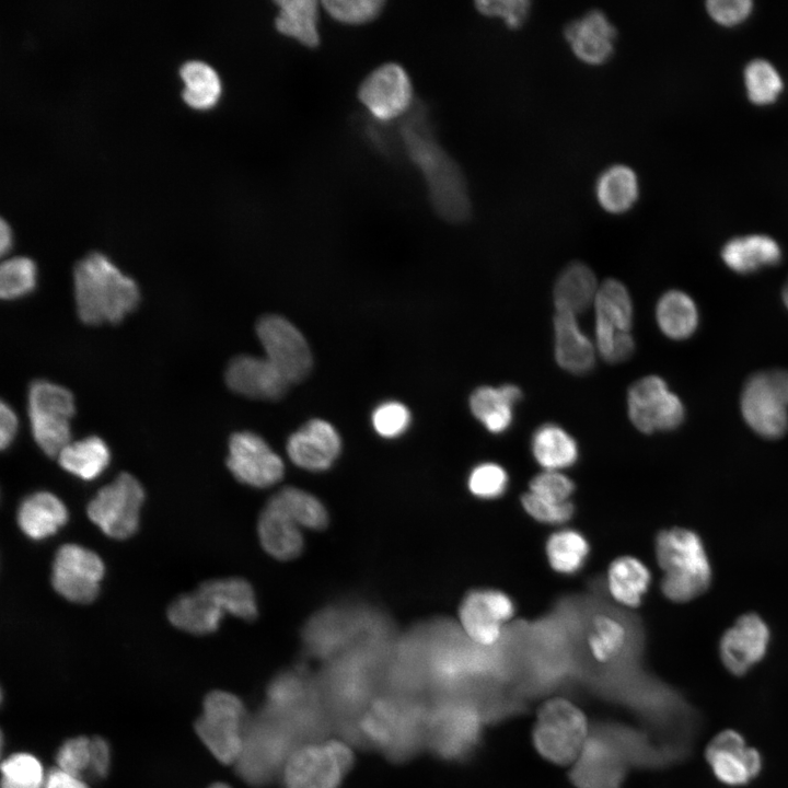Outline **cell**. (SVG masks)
Returning <instances> with one entry per match:
<instances>
[{
  "label": "cell",
  "instance_id": "1",
  "mask_svg": "<svg viewBox=\"0 0 788 788\" xmlns=\"http://www.w3.org/2000/svg\"><path fill=\"white\" fill-rule=\"evenodd\" d=\"M387 657L383 641L358 645L335 657L316 682L332 726L356 743L362 715L381 694Z\"/></svg>",
  "mask_w": 788,
  "mask_h": 788
},
{
  "label": "cell",
  "instance_id": "2",
  "mask_svg": "<svg viewBox=\"0 0 788 788\" xmlns=\"http://www.w3.org/2000/svg\"><path fill=\"white\" fill-rule=\"evenodd\" d=\"M399 137L407 157L425 178L430 202L439 217L452 223L468 220L472 202L465 176L436 139L425 106H413L399 126Z\"/></svg>",
  "mask_w": 788,
  "mask_h": 788
},
{
  "label": "cell",
  "instance_id": "3",
  "mask_svg": "<svg viewBox=\"0 0 788 788\" xmlns=\"http://www.w3.org/2000/svg\"><path fill=\"white\" fill-rule=\"evenodd\" d=\"M429 712L420 696L380 694L358 723L361 744L376 748L391 761H407L427 744Z\"/></svg>",
  "mask_w": 788,
  "mask_h": 788
},
{
  "label": "cell",
  "instance_id": "4",
  "mask_svg": "<svg viewBox=\"0 0 788 788\" xmlns=\"http://www.w3.org/2000/svg\"><path fill=\"white\" fill-rule=\"evenodd\" d=\"M73 287L78 315L89 325L120 322L140 298L135 280L97 252L76 264Z\"/></svg>",
  "mask_w": 788,
  "mask_h": 788
},
{
  "label": "cell",
  "instance_id": "5",
  "mask_svg": "<svg viewBox=\"0 0 788 788\" xmlns=\"http://www.w3.org/2000/svg\"><path fill=\"white\" fill-rule=\"evenodd\" d=\"M253 619L257 606L252 587L240 578L213 579L175 599L167 610L170 622L196 635L215 631L224 614Z\"/></svg>",
  "mask_w": 788,
  "mask_h": 788
},
{
  "label": "cell",
  "instance_id": "6",
  "mask_svg": "<svg viewBox=\"0 0 788 788\" xmlns=\"http://www.w3.org/2000/svg\"><path fill=\"white\" fill-rule=\"evenodd\" d=\"M656 556L664 571L663 594L673 602H687L709 587L711 569L699 536L693 531L673 528L660 532Z\"/></svg>",
  "mask_w": 788,
  "mask_h": 788
},
{
  "label": "cell",
  "instance_id": "7",
  "mask_svg": "<svg viewBox=\"0 0 788 788\" xmlns=\"http://www.w3.org/2000/svg\"><path fill=\"white\" fill-rule=\"evenodd\" d=\"M303 745L290 725L262 708L248 719L243 750L235 763L237 774L252 786L267 785Z\"/></svg>",
  "mask_w": 788,
  "mask_h": 788
},
{
  "label": "cell",
  "instance_id": "8",
  "mask_svg": "<svg viewBox=\"0 0 788 788\" xmlns=\"http://www.w3.org/2000/svg\"><path fill=\"white\" fill-rule=\"evenodd\" d=\"M594 344L598 356L611 364L631 358L634 304L627 287L614 278L600 282L593 304Z\"/></svg>",
  "mask_w": 788,
  "mask_h": 788
},
{
  "label": "cell",
  "instance_id": "9",
  "mask_svg": "<svg viewBox=\"0 0 788 788\" xmlns=\"http://www.w3.org/2000/svg\"><path fill=\"white\" fill-rule=\"evenodd\" d=\"M248 719L240 698L229 692L213 691L204 699L195 731L217 761L235 764L243 750Z\"/></svg>",
  "mask_w": 788,
  "mask_h": 788
},
{
  "label": "cell",
  "instance_id": "10",
  "mask_svg": "<svg viewBox=\"0 0 788 788\" xmlns=\"http://www.w3.org/2000/svg\"><path fill=\"white\" fill-rule=\"evenodd\" d=\"M588 739L586 716L571 702L553 698L541 707L534 725L533 741L545 760L558 765L573 763Z\"/></svg>",
  "mask_w": 788,
  "mask_h": 788
},
{
  "label": "cell",
  "instance_id": "11",
  "mask_svg": "<svg viewBox=\"0 0 788 788\" xmlns=\"http://www.w3.org/2000/svg\"><path fill=\"white\" fill-rule=\"evenodd\" d=\"M27 410L35 442L48 456L57 457L71 442L72 394L61 385L36 380L28 387Z\"/></svg>",
  "mask_w": 788,
  "mask_h": 788
},
{
  "label": "cell",
  "instance_id": "12",
  "mask_svg": "<svg viewBox=\"0 0 788 788\" xmlns=\"http://www.w3.org/2000/svg\"><path fill=\"white\" fill-rule=\"evenodd\" d=\"M354 762L341 741L305 744L296 750L283 767L286 788H338Z\"/></svg>",
  "mask_w": 788,
  "mask_h": 788
},
{
  "label": "cell",
  "instance_id": "13",
  "mask_svg": "<svg viewBox=\"0 0 788 788\" xmlns=\"http://www.w3.org/2000/svg\"><path fill=\"white\" fill-rule=\"evenodd\" d=\"M627 415L631 425L645 434L672 431L685 419L682 399L657 374L636 380L626 394Z\"/></svg>",
  "mask_w": 788,
  "mask_h": 788
},
{
  "label": "cell",
  "instance_id": "14",
  "mask_svg": "<svg viewBox=\"0 0 788 788\" xmlns=\"http://www.w3.org/2000/svg\"><path fill=\"white\" fill-rule=\"evenodd\" d=\"M143 500L144 490L139 480L128 473H121L99 490L86 511L104 534L123 540L138 529Z\"/></svg>",
  "mask_w": 788,
  "mask_h": 788
},
{
  "label": "cell",
  "instance_id": "15",
  "mask_svg": "<svg viewBox=\"0 0 788 788\" xmlns=\"http://www.w3.org/2000/svg\"><path fill=\"white\" fill-rule=\"evenodd\" d=\"M479 729V717L471 705L444 698L430 707L427 744L443 758H462L476 744Z\"/></svg>",
  "mask_w": 788,
  "mask_h": 788
},
{
  "label": "cell",
  "instance_id": "16",
  "mask_svg": "<svg viewBox=\"0 0 788 788\" xmlns=\"http://www.w3.org/2000/svg\"><path fill=\"white\" fill-rule=\"evenodd\" d=\"M256 333L266 358L289 384L310 373L313 364L310 347L292 323L279 315H266L257 322Z\"/></svg>",
  "mask_w": 788,
  "mask_h": 788
},
{
  "label": "cell",
  "instance_id": "17",
  "mask_svg": "<svg viewBox=\"0 0 788 788\" xmlns=\"http://www.w3.org/2000/svg\"><path fill=\"white\" fill-rule=\"evenodd\" d=\"M358 99L374 119L389 123L402 118L413 108V84L402 66L383 63L360 83Z\"/></svg>",
  "mask_w": 788,
  "mask_h": 788
},
{
  "label": "cell",
  "instance_id": "18",
  "mask_svg": "<svg viewBox=\"0 0 788 788\" xmlns=\"http://www.w3.org/2000/svg\"><path fill=\"white\" fill-rule=\"evenodd\" d=\"M740 412L745 424L762 438L779 439L788 431V404L767 370L756 371L744 381Z\"/></svg>",
  "mask_w": 788,
  "mask_h": 788
},
{
  "label": "cell",
  "instance_id": "19",
  "mask_svg": "<svg viewBox=\"0 0 788 788\" xmlns=\"http://www.w3.org/2000/svg\"><path fill=\"white\" fill-rule=\"evenodd\" d=\"M104 565L100 556L77 544H65L53 561L51 583L65 599L76 603H90L100 589Z\"/></svg>",
  "mask_w": 788,
  "mask_h": 788
},
{
  "label": "cell",
  "instance_id": "20",
  "mask_svg": "<svg viewBox=\"0 0 788 788\" xmlns=\"http://www.w3.org/2000/svg\"><path fill=\"white\" fill-rule=\"evenodd\" d=\"M513 615L514 604L510 596L493 589L471 591L459 609L460 623L466 636L485 647L500 639L503 624Z\"/></svg>",
  "mask_w": 788,
  "mask_h": 788
},
{
  "label": "cell",
  "instance_id": "21",
  "mask_svg": "<svg viewBox=\"0 0 788 788\" xmlns=\"http://www.w3.org/2000/svg\"><path fill=\"white\" fill-rule=\"evenodd\" d=\"M227 463L237 480L254 487L271 486L283 475L282 460L263 438L250 431L230 438Z\"/></svg>",
  "mask_w": 788,
  "mask_h": 788
},
{
  "label": "cell",
  "instance_id": "22",
  "mask_svg": "<svg viewBox=\"0 0 788 788\" xmlns=\"http://www.w3.org/2000/svg\"><path fill=\"white\" fill-rule=\"evenodd\" d=\"M769 630L754 613L742 615L721 637L719 651L725 667L733 674H744L765 654Z\"/></svg>",
  "mask_w": 788,
  "mask_h": 788
},
{
  "label": "cell",
  "instance_id": "23",
  "mask_svg": "<svg viewBox=\"0 0 788 788\" xmlns=\"http://www.w3.org/2000/svg\"><path fill=\"white\" fill-rule=\"evenodd\" d=\"M624 772L618 746L604 738L589 737L570 776L578 788H619Z\"/></svg>",
  "mask_w": 788,
  "mask_h": 788
},
{
  "label": "cell",
  "instance_id": "24",
  "mask_svg": "<svg viewBox=\"0 0 788 788\" xmlns=\"http://www.w3.org/2000/svg\"><path fill=\"white\" fill-rule=\"evenodd\" d=\"M564 36L579 60L598 66L613 56L617 31L604 12L592 9L570 21Z\"/></svg>",
  "mask_w": 788,
  "mask_h": 788
},
{
  "label": "cell",
  "instance_id": "25",
  "mask_svg": "<svg viewBox=\"0 0 788 788\" xmlns=\"http://www.w3.org/2000/svg\"><path fill=\"white\" fill-rule=\"evenodd\" d=\"M225 382L235 393L257 399H279L289 382L265 357L242 355L233 358L225 371Z\"/></svg>",
  "mask_w": 788,
  "mask_h": 788
},
{
  "label": "cell",
  "instance_id": "26",
  "mask_svg": "<svg viewBox=\"0 0 788 788\" xmlns=\"http://www.w3.org/2000/svg\"><path fill=\"white\" fill-rule=\"evenodd\" d=\"M707 760L716 777L722 783L739 786L752 779L761 769V756L746 746L734 731L718 734L708 745Z\"/></svg>",
  "mask_w": 788,
  "mask_h": 788
},
{
  "label": "cell",
  "instance_id": "27",
  "mask_svg": "<svg viewBox=\"0 0 788 788\" xmlns=\"http://www.w3.org/2000/svg\"><path fill=\"white\" fill-rule=\"evenodd\" d=\"M553 329L554 358L558 367L573 375L591 372L599 356L594 340L581 328L578 315L555 311Z\"/></svg>",
  "mask_w": 788,
  "mask_h": 788
},
{
  "label": "cell",
  "instance_id": "28",
  "mask_svg": "<svg viewBox=\"0 0 788 788\" xmlns=\"http://www.w3.org/2000/svg\"><path fill=\"white\" fill-rule=\"evenodd\" d=\"M341 441L336 429L327 421L312 419L288 440L287 452L291 461L305 470L324 471L338 456Z\"/></svg>",
  "mask_w": 788,
  "mask_h": 788
},
{
  "label": "cell",
  "instance_id": "29",
  "mask_svg": "<svg viewBox=\"0 0 788 788\" xmlns=\"http://www.w3.org/2000/svg\"><path fill=\"white\" fill-rule=\"evenodd\" d=\"M521 389L512 383L480 385L470 395L472 415L493 434L506 432L514 419V407L521 401Z\"/></svg>",
  "mask_w": 788,
  "mask_h": 788
},
{
  "label": "cell",
  "instance_id": "30",
  "mask_svg": "<svg viewBox=\"0 0 788 788\" xmlns=\"http://www.w3.org/2000/svg\"><path fill=\"white\" fill-rule=\"evenodd\" d=\"M720 257L733 273L749 275L778 265L783 251L774 237L754 233L728 240L720 251Z\"/></svg>",
  "mask_w": 788,
  "mask_h": 788
},
{
  "label": "cell",
  "instance_id": "31",
  "mask_svg": "<svg viewBox=\"0 0 788 788\" xmlns=\"http://www.w3.org/2000/svg\"><path fill=\"white\" fill-rule=\"evenodd\" d=\"M599 287L600 282L592 268L582 262L569 263L554 282L555 311L579 315L593 306Z\"/></svg>",
  "mask_w": 788,
  "mask_h": 788
},
{
  "label": "cell",
  "instance_id": "32",
  "mask_svg": "<svg viewBox=\"0 0 788 788\" xmlns=\"http://www.w3.org/2000/svg\"><path fill=\"white\" fill-rule=\"evenodd\" d=\"M654 317L660 332L671 340L692 337L699 325V311L694 299L683 290L670 289L658 299Z\"/></svg>",
  "mask_w": 788,
  "mask_h": 788
},
{
  "label": "cell",
  "instance_id": "33",
  "mask_svg": "<svg viewBox=\"0 0 788 788\" xmlns=\"http://www.w3.org/2000/svg\"><path fill=\"white\" fill-rule=\"evenodd\" d=\"M16 519L26 536L43 540L67 522L68 511L62 501L51 493L38 491L21 502Z\"/></svg>",
  "mask_w": 788,
  "mask_h": 788
},
{
  "label": "cell",
  "instance_id": "34",
  "mask_svg": "<svg viewBox=\"0 0 788 788\" xmlns=\"http://www.w3.org/2000/svg\"><path fill=\"white\" fill-rule=\"evenodd\" d=\"M258 536L264 549L277 559L294 558L303 547L301 528L269 502L258 520Z\"/></svg>",
  "mask_w": 788,
  "mask_h": 788
},
{
  "label": "cell",
  "instance_id": "35",
  "mask_svg": "<svg viewBox=\"0 0 788 788\" xmlns=\"http://www.w3.org/2000/svg\"><path fill=\"white\" fill-rule=\"evenodd\" d=\"M531 451L543 471H563L572 466L579 456L576 439L561 426L546 422L537 427L531 438Z\"/></svg>",
  "mask_w": 788,
  "mask_h": 788
},
{
  "label": "cell",
  "instance_id": "36",
  "mask_svg": "<svg viewBox=\"0 0 788 788\" xmlns=\"http://www.w3.org/2000/svg\"><path fill=\"white\" fill-rule=\"evenodd\" d=\"M640 186L635 171L625 164H613L603 170L594 185L600 207L612 215L630 210L639 198Z\"/></svg>",
  "mask_w": 788,
  "mask_h": 788
},
{
  "label": "cell",
  "instance_id": "37",
  "mask_svg": "<svg viewBox=\"0 0 788 788\" xmlns=\"http://www.w3.org/2000/svg\"><path fill=\"white\" fill-rule=\"evenodd\" d=\"M651 575L647 566L633 556L614 559L606 575L610 595L619 604L636 607L648 591Z\"/></svg>",
  "mask_w": 788,
  "mask_h": 788
},
{
  "label": "cell",
  "instance_id": "38",
  "mask_svg": "<svg viewBox=\"0 0 788 788\" xmlns=\"http://www.w3.org/2000/svg\"><path fill=\"white\" fill-rule=\"evenodd\" d=\"M276 30L299 44L315 48L320 45L318 5L314 0H280L275 2Z\"/></svg>",
  "mask_w": 788,
  "mask_h": 788
},
{
  "label": "cell",
  "instance_id": "39",
  "mask_svg": "<svg viewBox=\"0 0 788 788\" xmlns=\"http://www.w3.org/2000/svg\"><path fill=\"white\" fill-rule=\"evenodd\" d=\"M57 459L65 471L92 480L107 467L111 453L101 438L92 436L68 443Z\"/></svg>",
  "mask_w": 788,
  "mask_h": 788
},
{
  "label": "cell",
  "instance_id": "40",
  "mask_svg": "<svg viewBox=\"0 0 788 788\" xmlns=\"http://www.w3.org/2000/svg\"><path fill=\"white\" fill-rule=\"evenodd\" d=\"M545 551L548 564L556 572L572 575L584 565L590 547L580 532L561 529L549 535Z\"/></svg>",
  "mask_w": 788,
  "mask_h": 788
},
{
  "label": "cell",
  "instance_id": "41",
  "mask_svg": "<svg viewBox=\"0 0 788 788\" xmlns=\"http://www.w3.org/2000/svg\"><path fill=\"white\" fill-rule=\"evenodd\" d=\"M184 82L183 100L195 108H208L219 99L220 79L216 70L200 60H187L178 69Z\"/></svg>",
  "mask_w": 788,
  "mask_h": 788
},
{
  "label": "cell",
  "instance_id": "42",
  "mask_svg": "<svg viewBox=\"0 0 788 788\" xmlns=\"http://www.w3.org/2000/svg\"><path fill=\"white\" fill-rule=\"evenodd\" d=\"M290 517L300 528L323 529L328 515L323 503L311 494L285 487L268 501Z\"/></svg>",
  "mask_w": 788,
  "mask_h": 788
},
{
  "label": "cell",
  "instance_id": "43",
  "mask_svg": "<svg viewBox=\"0 0 788 788\" xmlns=\"http://www.w3.org/2000/svg\"><path fill=\"white\" fill-rule=\"evenodd\" d=\"M745 93L757 106L775 103L784 90V82L776 67L768 60L755 58L743 70Z\"/></svg>",
  "mask_w": 788,
  "mask_h": 788
},
{
  "label": "cell",
  "instance_id": "44",
  "mask_svg": "<svg viewBox=\"0 0 788 788\" xmlns=\"http://www.w3.org/2000/svg\"><path fill=\"white\" fill-rule=\"evenodd\" d=\"M626 638V629L622 623L606 614L593 617L588 637L590 651L595 660L607 662L622 650Z\"/></svg>",
  "mask_w": 788,
  "mask_h": 788
},
{
  "label": "cell",
  "instance_id": "45",
  "mask_svg": "<svg viewBox=\"0 0 788 788\" xmlns=\"http://www.w3.org/2000/svg\"><path fill=\"white\" fill-rule=\"evenodd\" d=\"M46 774L30 753H14L1 763V788H44Z\"/></svg>",
  "mask_w": 788,
  "mask_h": 788
},
{
  "label": "cell",
  "instance_id": "46",
  "mask_svg": "<svg viewBox=\"0 0 788 788\" xmlns=\"http://www.w3.org/2000/svg\"><path fill=\"white\" fill-rule=\"evenodd\" d=\"M36 266L24 256L11 257L0 267V294L2 299L13 300L28 294L36 285Z\"/></svg>",
  "mask_w": 788,
  "mask_h": 788
},
{
  "label": "cell",
  "instance_id": "47",
  "mask_svg": "<svg viewBox=\"0 0 788 788\" xmlns=\"http://www.w3.org/2000/svg\"><path fill=\"white\" fill-rule=\"evenodd\" d=\"M385 2L382 0H327L323 1L328 15L335 21L360 25L376 19Z\"/></svg>",
  "mask_w": 788,
  "mask_h": 788
},
{
  "label": "cell",
  "instance_id": "48",
  "mask_svg": "<svg viewBox=\"0 0 788 788\" xmlns=\"http://www.w3.org/2000/svg\"><path fill=\"white\" fill-rule=\"evenodd\" d=\"M468 490L480 499L500 497L508 486L507 471L497 463L484 462L476 465L467 479Z\"/></svg>",
  "mask_w": 788,
  "mask_h": 788
},
{
  "label": "cell",
  "instance_id": "49",
  "mask_svg": "<svg viewBox=\"0 0 788 788\" xmlns=\"http://www.w3.org/2000/svg\"><path fill=\"white\" fill-rule=\"evenodd\" d=\"M521 503L525 512L534 520L551 525L567 522L573 513V506L570 501L555 502L530 491L522 496Z\"/></svg>",
  "mask_w": 788,
  "mask_h": 788
},
{
  "label": "cell",
  "instance_id": "50",
  "mask_svg": "<svg viewBox=\"0 0 788 788\" xmlns=\"http://www.w3.org/2000/svg\"><path fill=\"white\" fill-rule=\"evenodd\" d=\"M573 482L560 471H542L530 482V493L555 502L569 501Z\"/></svg>",
  "mask_w": 788,
  "mask_h": 788
},
{
  "label": "cell",
  "instance_id": "51",
  "mask_svg": "<svg viewBox=\"0 0 788 788\" xmlns=\"http://www.w3.org/2000/svg\"><path fill=\"white\" fill-rule=\"evenodd\" d=\"M474 4L480 14L499 18L508 27L518 28L525 22L532 3L528 0H479Z\"/></svg>",
  "mask_w": 788,
  "mask_h": 788
},
{
  "label": "cell",
  "instance_id": "52",
  "mask_svg": "<svg viewBox=\"0 0 788 788\" xmlns=\"http://www.w3.org/2000/svg\"><path fill=\"white\" fill-rule=\"evenodd\" d=\"M409 410L398 402L383 403L372 414V425L375 431L385 438L402 434L409 426Z\"/></svg>",
  "mask_w": 788,
  "mask_h": 788
},
{
  "label": "cell",
  "instance_id": "53",
  "mask_svg": "<svg viewBox=\"0 0 788 788\" xmlns=\"http://www.w3.org/2000/svg\"><path fill=\"white\" fill-rule=\"evenodd\" d=\"M90 760L91 739L86 737H76L65 741L56 754L57 767L79 777L89 770Z\"/></svg>",
  "mask_w": 788,
  "mask_h": 788
},
{
  "label": "cell",
  "instance_id": "54",
  "mask_svg": "<svg viewBox=\"0 0 788 788\" xmlns=\"http://www.w3.org/2000/svg\"><path fill=\"white\" fill-rule=\"evenodd\" d=\"M753 7L750 0H708L705 4L708 15L726 27L743 23L751 15Z\"/></svg>",
  "mask_w": 788,
  "mask_h": 788
},
{
  "label": "cell",
  "instance_id": "55",
  "mask_svg": "<svg viewBox=\"0 0 788 788\" xmlns=\"http://www.w3.org/2000/svg\"><path fill=\"white\" fill-rule=\"evenodd\" d=\"M111 764V751L107 742L100 738H91V760L89 770L99 778L106 776Z\"/></svg>",
  "mask_w": 788,
  "mask_h": 788
},
{
  "label": "cell",
  "instance_id": "56",
  "mask_svg": "<svg viewBox=\"0 0 788 788\" xmlns=\"http://www.w3.org/2000/svg\"><path fill=\"white\" fill-rule=\"evenodd\" d=\"M18 417L10 405L4 402L0 406V447L8 448L18 431Z\"/></svg>",
  "mask_w": 788,
  "mask_h": 788
},
{
  "label": "cell",
  "instance_id": "57",
  "mask_svg": "<svg viewBox=\"0 0 788 788\" xmlns=\"http://www.w3.org/2000/svg\"><path fill=\"white\" fill-rule=\"evenodd\" d=\"M44 788H89L79 776L72 775L59 767L46 774Z\"/></svg>",
  "mask_w": 788,
  "mask_h": 788
},
{
  "label": "cell",
  "instance_id": "58",
  "mask_svg": "<svg viewBox=\"0 0 788 788\" xmlns=\"http://www.w3.org/2000/svg\"><path fill=\"white\" fill-rule=\"evenodd\" d=\"M767 371L774 385L788 404V369L774 368Z\"/></svg>",
  "mask_w": 788,
  "mask_h": 788
},
{
  "label": "cell",
  "instance_id": "59",
  "mask_svg": "<svg viewBox=\"0 0 788 788\" xmlns=\"http://www.w3.org/2000/svg\"><path fill=\"white\" fill-rule=\"evenodd\" d=\"M11 246V233L8 224L1 218L0 219V252L5 254Z\"/></svg>",
  "mask_w": 788,
  "mask_h": 788
},
{
  "label": "cell",
  "instance_id": "60",
  "mask_svg": "<svg viewBox=\"0 0 788 788\" xmlns=\"http://www.w3.org/2000/svg\"><path fill=\"white\" fill-rule=\"evenodd\" d=\"M781 299H783L784 305L788 310V279L786 280V282L783 287Z\"/></svg>",
  "mask_w": 788,
  "mask_h": 788
},
{
  "label": "cell",
  "instance_id": "61",
  "mask_svg": "<svg viewBox=\"0 0 788 788\" xmlns=\"http://www.w3.org/2000/svg\"><path fill=\"white\" fill-rule=\"evenodd\" d=\"M208 788H230V787H229L228 785L223 784V783H216V784H212V785H211L210 787H208Z\"/></svg>",
  "mask_w": 788,
  "mask_h": 788
}]
</instances>
